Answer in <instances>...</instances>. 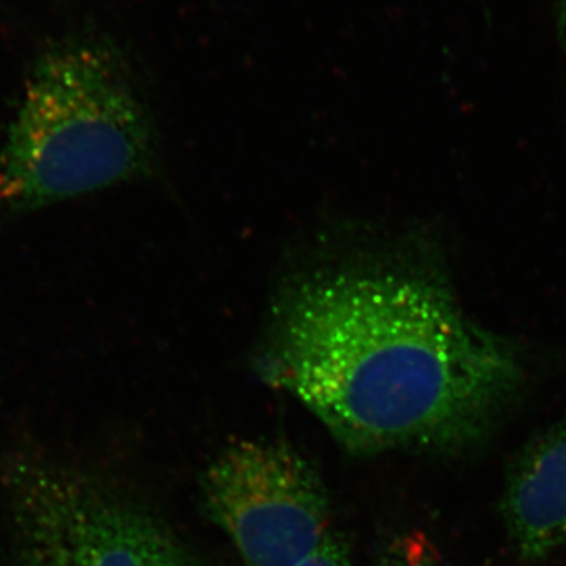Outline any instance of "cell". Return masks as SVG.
<instances>
[{
    "label": "cell",
    "instance_id": "obj_1",
    "mask_svg": "<svg viewBox=\"0 0 566 566\" xmlns=\"http://www.w3.org/2000/svg\"><path fill=\"white\" fill-rule=\"evenodd\" d=\"M262 376L353 455L457 453L485 441L524 368L512 342L465 315L441 264L394 256L294 281Z\"/></svg>",
    "mask_w": 566,
    "mask_h": 566
},
{
    "label": "cell",
    "instance_id": "obj_2",
    "mask_svg": "<svg viewBox=\"0 0 566 566\" xmlns=\"http://www.w3.org/2000/svg\"><path fill=\"white\" fill-rule=\"evenodd\" d=\"M155 156L150 117L114 51L88 39L52 44L0 148V214L145 177Z\"/></svg>",
    "mask_w": 566,
    "mask_h": 566
},
{
    "label": "cell",
    "instance_id": "obj_3",
    "mask_svg": "<svg viewBox=\"0 0 566 566\" xmlns=\"http://www.w3.org/2000/svg\"><path fill=\"white\" fill-rule=\"evenodd\" d=\"M3 483L18 566H192L147 510L77 469L13 458Z\"/></svg>",
    "mask_w": 566,
    "mask_h": 566
},
{
    "label": "cell",
    "instance_id": "obj_4",
    "mask_svg": "<svg viewBox=\"0 0 566 566\" xmlns=\"http://www.w3.org/2000/svg\"><path fill=\"white\" fill-rule=\"evenodd\" d=\"M202 495L244 566H296L333 532L322 476L277 439L223 447L205 471Z\"/></svg>",
    "mask_w": 566,
    "mask_h": 566
},
{
    "label": "cell",
    "instance_id": "obj_5",
    "mask_svg": "<svg viewBox=\"0 0 566 566\" xmlns=\"http://www.w3.org/2000/svg\"><path fill=\"white\" fill-rule=\"evenodd\" d=\"M502 516L526 560L566 543V415L527 442L506 474Z\"/></svg>",
    "mask_w": 566,
    "mask_h": 566
},
{
    "label": "cell",
    "instance_id": "obj_6",
    "mask_svg": "<svg viewBox=\"0 0 566 566\" xmlns=\"http://www.w3.org/2000/svg\"><path fill=\"white\" fill-rule=\"evenodd\" d=\"M371 566H441V560L427 539L412 534L395 539Z\"/></svg>",
    "mask_w": 566,
    "mask_h": 566
},
{
    "label": "cell",
    "instance_id": "obj_7",
    "mask_svg": "<svg viewBox=\"0 0 566 566\" xmlns=\"http://www.w3.org/2000/svg\"><path fill=\"white\" fill-rule=\"evenodd\" d=\"M296 566H353L352 554L345 539L335 532H331L322 545Z\"/></svg>",
    "mask_w": 566,
    "mask_h": 566
},
{
    "label": "cell",
    "instance_id": "obj_8",
    "mask_svg": "<svg viewBox=\"0 0 566 566\" xmlns=\"http://www.w3.org/2000/svg\"><path fill=\"white\" fill-rule=\"evenodd\" d=\"M557 33L562 50H564L566 55V0H560V3H558Z\"/></svg>",
    "mask_w": 566,
    "mask_h": 566
}]
</instances>
